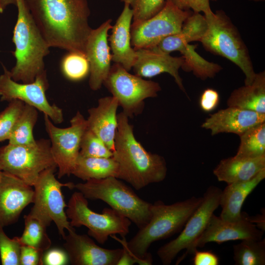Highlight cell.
I'll list each match as a JSON object with an SVG mask.
<instances>
[{
    "label": "cell",
    "instance_id": "obj_1",
    "mask_svg": "<svg viewBox=\"0 0 265 265\" xmlns=\"http://www.w3.org/2000/svg\"><path fill=\"white\" fill-rule=\"evenodd\" d=\"M51 47L85 53L90 10L87 0H24Z\"/></svg>",
    "mask_w": 265,
    "mask_h": 265
},
{
    "label": "cell",
    "instance_id": "obj_2",
    "mask_svg": "<svg viewBox=\"0 0 265 265\" xmlns=\"http://www.w3.org/2000/svg\"><path fill=\"white\" fill-rule=\"evenodd\" d=\"M117 120L112 157L118 164V178L136 190L163 181L167 170L164 158L143 147L136 139L133 126L123 111L117 114Z\"/></svg>",
    "mask_w": 265,
    "mask_h": 265
},
{
    "label": "cell",
    "instance_id": "obj_3",
    "mask_svg": "<svg viewBox=\"0 0 265 265\" xmlns=\"http://www.w3.org/2000/svg\"><path fill=\"white\" fill-rule=\"evenodd\" d=\"M202 200L203 197L193 196L170 205L157 201L152 205L151 217L148 222L139 229L129 242L125 237L119 241L140 261V265H152V255L148 252L150 245L180 231Z\"/></svg>",
    "mask_w": 265,
    "mask_h": 265
},
{
    "label": "cell",
    "instance_id": "obj_4",
    "mask_svg": "<svg viewBox=\"0 0 265 265\" xmlns=\"http://www.w3.org/2000/svg\"><path fill=\"white\" fill-rule=\"evenodd\" d=\"M18 15L12 41L15 46V66L9 71L11 78L27 83L45 71L44 57L50 47L36 26L24 0H16Z\"/></svg>",
    "mask_w": 265,
    "mask_h": 265
},
{
    "label": "cell",
    "instance_id": "obj_5",
    "mask_svg": "<svg viewBox=\"0 0 265 265\" xmlns=\"http://www.w3.org/2000/svg\"><path fill=\"white\" fill-rule=\"evenodd\" d=\"M204 15L208 27L200 42L208 52L238 66L244 74L245 84H251L256 73L248 48L237 27L222 10Z\"/></svg>",
    "mask_w": 265,
    "mask_h": 265
},
{
    "label": "cell",
    "instance_id": "obj_6",
    "mask_svg": "<svg viewBox=\"0 0 265 265\" xmlns=\"http://www.w3.org/2000/svg\"><path fill=\"white\" fill-rule=\"evenodd\" d=\"M87 199L100 200L132 222L139 229L151 217L152 203L140 198L119 179L110 177L75 184Z\"/></svg>",
    "mask_w": 265,
    "mask_h": 265
},
{
    "label": "cell",
    "instance_id": "obj_7",
    "mask_svg": "<svg viewBox=\"0 0 265 265\" xmlns=\"http://www.w3.org/2000/svg\"><path fill=\"white\" fill-rule=\"evenodd\" d=\"M65 212L72 227L85 226L88 236L102 244L109 237L118 234L124 238L130 232L132 222L128 218L111 208L104 209L102 213L92 211L87 199L79 191L71 195Z\"/></svg>",
    "mask_w": 265,
    "mask_h": 265
},
{
    "label": "cell",
    "instance_id": "obj_8",
    "mask_svg": "<svg viewBox=\"0 0 265 265\" xmlns=\"http://www.w3.org/2000/svg\"><path fill=\"white\" fill-rule=\"evenodd\" d=\"M56 167L47 169L39 175L34 187L33 206L28 213L39 219L47 227L53 221L64 238L65 231H75L70 224L65 209L66 204L61 187L74 188L72 183H62L55 177Z\"/></svg>",
    "mask_w": 265,
    "mask_h": 265
},
{
    "label": "cell",
    "instance_id": "obj_9",
    "mask_svg": "<svg viewBox=\"0 0 265 265\" xmlns=\"http://www.w3.org/2000/svg\"><path fill=\"white\" fill-rule=\"evenodd\" d=\"M57 168L49 139L36 140L34 144L17 145L8 143L0 148V170L9 173L33 186L40 174Z\"/></svg>",
    "mask_w": 265,
    "mask_h": 265
},
{
    "label": "cell",
    "instance_id": "obj_10",
    "mask_svg": "<svg viewBox=\"0 0 265 265\" xmlns=\"http://www.w3.org/2000/svg\"><path fill=\"white\" fill-rule=\"evenodd\" d=\"M103 84L117 100L119 106L129 118L140 114L144 100L156 97L161 90L159 83L132 75L115 63L111 66Z\"/></svg>",
    "mask_w": 265,
    "mask_h": 265
},
{
    "label": "cell",
    "instance_id": "obj_11",
    "mask_svg": "<svg viewBox=\"0 0 265 265\" xmlns=\"http://www.w3.org/2000/svg\"><path fill=\"white\" fill-rule=\"evenodd\" d=\"M221 192L218 187L212 186L208 187L202 202L189 218L180 234L158 250V256L163 265H170L183 250L186 249V252L178 259L176 265L190 254L194 243L202 235L212 215L219 207Z\"/></svg>",
    "mask_w": 265,
    "mask_h": 265
},
{
    "label": "cell",
    "instance_id": "obj_12",
    "mask_svg": "<svg viewBox=\"0 0 265 265\" xmlns=\"http://www.w3.org/2000/svg\"><path fill=\"white\" fill-rule=\"evenodd\" d=\"M70 122V127L59 128L44 114L45 130L50 137L52 156L58 169L59 179L72 174L80 154L82 135L87 128L86 119L79 111Z\"/></svg>",
    "mask_w": 265,
    "mask_h": 265
},
{
    "label": "cell",
    "instance_id": "obj_13",
    "mask_svg": "<svg viewBox=\"0 0 265 265\" xmlns=\"http://www.w3.org/2000/svg\"><path fill=\"white\" fill-rule=\"evenodd\" d=\"M192 11H184L169 0L162 9L147 20L133 21L131 25V44L134 50L155 47L165 37L179 32Z\"/></svg>",
    "mask_w": 265,
    "mask_h": 265
},
{
    "label": "cell",
    "instance_id": "obj_14",
    "mask_svg": "<svg viewBox=\"0 0 265 265\" xmlns=\"http://www.w3.org/2000/svg\"><path fill=\"white\" fill-rule=\"evenodd\" d=\"M49 87L46 70L33 82L24 83L14 80L9 71L3 66V73L0 75V101H21L47 115L54 124H60L64 120L63 111L55 105L49 103L46 95Z\"/></svg>",
    "mask_w": 265,
    "mask_h": 265
},
{
    "label": "cell",
    "instance_id": "obj_15",
    "mask_svg": "<svg viewBox=\"0 0 265 265\" xmlns=\"http://www.w3.org/2000/svg\"><path fill=\"white\" fill-rule=\"evenodd\" d=\"M264 232L248 219L245 212H242L241 218L236 221L224 220L213 213L205 230L194 243L190 254H193L197 247H203L211 242L220 244L230 240H260Z\"/></svg>",
    "mask_w": 265,
    "mask_h": 265
},
{
    "label": "cell",
    "instance_id": "obj_16",
    "mask_svg": "<svg viewBox=\"0 0 265 265\" xmlns=\"http://www.w3.org/2000/svg\"><path fill=\"white\" fill-rule=\"evenodd\" d=\"M111 20L105 21L95 29H92L87 38L85 54L90 65L89 86L96 91L100 89L111 67L112 61L108 46V33L111 29Z\"/></svg>",
    "mask_w": 265,
    "mask_h": 265
},
{
    "label": "cell",
    "instance_id": "obj_17",
    "mask_svg": "<svg viewBox=\"0 0 265 265\" xmlns=\"http://www.w3.org/2000/svg\"><path fill=\"white\" fill-rule=\"evenodd\" d=\"M63 246L73 265H116L123 248L106 249L98 245L87 235L68 232Z\"/></svg>",
    "mask_w": 265,
    "mask_h": 265
},
{
    "label": "cell",
    "instance_id": "obj_18",
    "mask_svg": "<svg viewBox=\"0 0 265 265\" xmlns=\"http://www.w3.org/2000/svg\"><path fill=\"white\" fill-rule=\"evenodd\" d=\"M2 172L0 180V227L16 222L24 210L33 203L34 190L17 177Z\"/></svg>",
    "mask_w": 265,
    "mask_h": 265
},
{
    "label": "cell",
    "instance_id": "obj_19",
    "mask_svg": "<svg viewBox=\"0 0 265 265\" xmlns=\"http://www.w3.org/2000/svg\"><path fill=\"white\" fill-rule=\"evenodd\" d=\"M136 59L132 67L134 74L141 78H152L162 73L172 76L180 88L186 92L179 73L184 59L171 56L156 48L135 50Z\"/></svg>",
    "mask_w": 265,
    "mask_h": 265
},
{
    "label": "cell",
    "instance_id": "obj_20",
    "mask_svg": "<svg viewBox=\"0 0 265 265\" xmlns=\"http://www.w3.org/2000/svg\"><path fill=\"white\" fill-rule=\"evenodd\" d=\"M265 122V113L228 106L211 114L201 127L214 135L220 133H232L239 136L248 129Z\"/></svg>",
    "mask_w": 265,
    "mask_h": 265
},
{
    "label": "cell",
    "instance_id": "obj_21",
    "mask_svg": "<svg viewBox=\"0 0 265 265\" xmlns=\"http://www.w3.org/2000/svg\"><path fill=\"white\" fill-rule=\"evenodd\" d=\"M132 11L124 3L123 9L111 28L108 41L111 51L112 61L130 71L136 59V51L132 47L131 28Z\"/></svg>",
    "mask_w": 265,
    "mask_h": 265
},
{
    "label": "cell",
    "instance_id": "obj_22",
    "mask_svg": "<svg viewBox=\"0 0 265 265\" xmlns=\"http://www.w3.org/2000/svg\"><path fill=\"white\" fill-rule=\"evenodd\" d=\"M119 104L113 96L101 98L96 107L88 110L87 127L98 136L113 152L118 126L117 110Z\"/></svg>",
    "mask_w": 265,
    "mask_h": 265
},
{
    "label": "cell",
    "instance_id": "obj_23",
    "mask_svg": "<svg viewBox=\"0 0 265 265\" xmlns=\"http://www.w3.org/2000/svg\"><path fill=\"white\" fill-rule=\"evenodd\" d=\"M265 178V169H264L248 181L228 184L221 192L219 206L222 211L219 217L228 221L240 219L245 200Z\"/></svg>",
    "mask_w": 265,
    "mask_h": 265
},
{
    "label": "cell",
    "instance_id": "obj_24",
    "mask_svg": "<svg viewBox=\"0 0 265 265\" xmlns=\"http://www.w3.org/2000/svg\"><path fill=\"white\" fill-rule=\"evenodd\" d=\"M265 169V156L246 159L236 157L220 161L213 173L218 181L227 184L248 181Z\"/></svg>",
    "mask_w": 265,
    "mask_h": 265
},
{
    "label": "cell",
    "instance_id": "obj_25",
    "mask_svg": "<svg viewBox=\"0 0 265 265\" xmlns=\"http://www.w3.org/2000/svg\"><path fill=\"white\" fill-rule=\"evenodd\" d=\"M207 27L205 16L201 13L192 12L185 20L179 32L165 37L154 48L169 54L172 52L179 51L186 44L200 42Z\"/></svg>",
    "mask_w": 265,
    "mask_h": 265
},
{
    "label": "cell",
    "instance_id": "obj_26",
    "mask_svg": "<svg viewBox=\"0 0 265 265\" xmlns=\"http://www.w3.org/2000/svg\"><path fill=\"white\" fill-rule=\"evenodd\" d=\"M227 104L228 106L265 113V72L256 73L251 84L234 89Z\"/></svg>",
    "mask_w": 265,
    "mask_h": 265
},
{
    "label": "cell",
    "instance_id": "obj_27",
    "mask_svg": "<svg viewBox=\"0 0 265 265\" xmlns=\"http://www.w3.org/2000/svg\"><path fill=\"white\" fill-rule=\"evenodd\" d=\"M72 174L83 181L110 177L118 178L119 166L112 157H87L79 155Z\"/></svg>",
    "mask_w": 265,
    "mask_h": 265
},
{
    "label": "cell",
    "instance_id": "obj_28",
    "mask_svg": "<svg viewBox=\"0 0 265 265\" xmlns=\"http://www.w3.org/2000/svg\"><path fill=\"white\" fill-rule=\"evenodd\" d=\"M197 46L186 44L179 51L184 59L182 66L183 70L192 72L197 77L202 80L213 78L222 69L218 64L210 62L199 55L195 51Z\"/></svg>",
    "mask_w": 265,
    "mask_h": 265
},
{
    "label": "cell",
    "instance_id": "obj_29",
    "mask_svg": "<svg viewBox=\"0 0 265 265\" xmlns=\"http://www.w3.org/2000/svg\"><path fill=\"white\" fill-rule=\"evenodd\" d=\"M38 116L37 109L25 104L8 139L9 143L17 145L34 144L36 140L34 138L33 131Z\"/></svg>",
    "mask_w": 265,
    "mask_h": 265
},
{
    "label": "cell",
    "instance_id": "obj_30",
    "mask_svg": "<svg viewBox=\"0 0 265 265\" xmlns=\"http://www.w3.org/2000/svg\"><path fill=\"white\" fill-rule=\"evenodd\" d=\"M239 137L236 157L253 159L265 156V122L251 127Z\"/></svg>",
    "mask_w": 265,
    "mask_h": 265
},
{
    "label": "cell",
    "instance_id": "obj_31",
    "mask_svg": "<svg viewBox=\"0 0 265 265\" xmlns=\"http://www.w3.org/2000/svg\"><path fill=\"white\" fill-rule=\"evenodd\" d=\"M25 228L19 237L22 245H28L43 251L50 248L52 241L48 236L47 228L39 219L29 214L24 216Z\"/></svg>",
    "mask_w": 265,
    "mask_h": 265
},
{
    "label": "cell",
    "instance_id": "obj_32",
    "mask_svg": "<svg viewBox=\"0 0 265 265\" xmlns=\"http://www.w3.org/2000/svg\"><path fill=\"white\" fill-rule=\"evenodd\" d=\"M234 260L236 265H265V240L245 239L234 245Z\"/></svg>",
    "mask_w": 265,
    "mask_h": 265
},
{
    "label": "cell",
    "instance_id": "obj_33",
    "mask_svg": "<svg viewBox=\"0 0 265 265\" xmlns=\"http://www.w3.org/2000/svg\"><path fill=\"white\" fill-rule=\"evenodd\" d=\"M60 68L68 80L78 81L89 75L90 65L85 53L77 51L68 52L62 58Z\"/></svg>",
    "mask_w": 265,
    "mask_h": 265
},
{
    "label": "cell",
    "instance_id": "obj_34",
    "mask_svg": "<svg viewBox=\"0 0 265 265\" xmlns=\"http://www.w3.org/2000/svg\"><path fill=\"white\" fill-rule=\"evenodd\" d=\"M79 155L87 157L110 158L113 152L87 127L82 135Z\"/></svg>",
    "mask_w": 265,
    "mask_h": 265
},
{
    "label": "cell",
    "instance_id": "obj_35",
    "mask_svg": "<svg viewBox=\"0 0 265 265\" xmlns=\"http://www.w3.org/2000/svg\"><path fill=\"white\" fill-rule=\"evenodd\" d=\"M25 104L21 101L13 100L0 112V142L9 139Z\"/></svg>",
    "mask_w": 265,
    "mask_h": 265
},
{
    "label": "cell",
    "instance_id": "obj_36",
    "mask_svg": "<svg viewBox=\"0 0 265 265\" xmlns=\"http://www.w3.org/2000/svg\"><path fill=\"white\" fill-rule=\"evenodd\" d=\"M21 247L19 237L9 238L0 227V257L2 265H20Z\"/></svg>",
    "mask_w": 265,
    "mask_h": 265
},
{
    "label": "cell",
    "instance_id": "obj_37",
    "mask_svg": "<svg viewBox=\"0 0 265 265\" xmlns=\"http://www.w3.org/2000/svg\"><path fill=\"white\" fill-rule=\"evenodd\" d=\"M129 4L133 13V21L147 20L157 14L164 7L165 0H120Z\"/></svg>",
    "mask_w": 265,
    "mask_h": 265
},
{
    "label": "cell",
    "instance_id": "obj_38",
    "mask_svg": "<svg viewBox=\"0 0 265 265\" xmlns=\"http://www.w3.org/2000/svg\"><path fill=\"white\" fill-rule=\"evenodd\" d=\"M181 10L193 12L203 13L207 15L212 11L210 6V1H216L218 0H169Z\"/></svg>",
    "mask_w": 265,
    "mask_h": 265
},
{
    "label": "cell",
    "instance_id": "obj_39",
    "mask_svg": "<svg viewBox=\"0 0 265 265\" xmlns=\"http://www.w3.org/2000/svg\"><path fill=\"white\" fill-rule=\"evenodd\" d=\"M69 262L65 249L59 248H49L43 253L42 265H65Z\"/></svg>",
    "mask_w": 265,
    "mask_h": 265
},
{
    "label": "cell",
    "instance_id": "obj_40",
    "mask_svg": "<svg viewBox=\"0 0 265 265\" xmlns=\"http://www.w3.org/2000/svg\"><path fill=\"white\" fill-rule=\"evenodd\" d=\"M44 252L34 247L22 245L20 265H42Z\"/></svg>",
    "mask_w": 265,
    "mask_h": 265
},
{
    "label": "cell",
    "instance_id": "obj_41",
    "mask_svg": "<svg viewBox=\"0 0 265 265\" xmlns=\"http://www.w3.org/2000/svg\"><path fill=\"white\" fill-rule=\"evenodd\" d=\"M219 102L218 92L213 88H208L201 94L199 104L201 110L206 112H210L217 107Z\"/></svg>",
    "mask_w": 265,
    "mask_h": 265
},
{
    "label": "cell",
    "instance_id": "obj_42",
    "mask_svg": "<svg viewBox=\"0 0 265 265\" xmlns=\"http://www.w3.org/2000/svg\"><path fill=\"white\" fill-rule=\"evenodd\" d=\"M192 263L194 265H218V256L211 251H198L193 254Z\"/></svg>",
    "mask_w": 265,
    "mask_h": 265
},
{
    "label": "cell",
    "instance_id": "obj_43",
    "mask_svg": "<svg viewBox=\"0 0 265 265\" xmlns=\"http://www.w3.org/2000/svg\"><path fill=\"white\" fill-rule=\"evenodd\" d=\"M123 252L116 265H132L135 263L140 265L139 260L132 255L125 245L122 243Z\"/></svg>",
    "mask_w": 265,
    "mask_h": 265
},
{
    "label": "cell",
    "instance_id": "obj_44",
    "mask_svg": "<svg viewBox=\"0 0 265 265\" xmlns=\"http://www.w3.org/2000/svg\"><path fill=\"white\" fill-rule=\"evenodd\" d=\"M248 219L260 230L265 231V215H259L253 217L248 216Z\"/></svg>",
    "mask_w": 265,
    "mask_h": 265
},
{
    "label": "cell",
    "instance_id": "obj_45",
    "mask_svg": "<svg viewBox=\"0 0 265 265\" xmlns=\"http://www.w3.org/2000/svg\"><path fill=\"white\" fill-rule=\"evenodd\" d=\"M16 0H0V13H2L10 5H16Z\"/></svg>",
    "mask_w": 265,
    "mask_h": 265
},
{
    "label": "cell",
    "instance_id": "obj_46",
    "mask_svg": "<svg viewBox=\"0 0 265 265\" xmlns=\"http://www.w3.org/2000/svg\"><path fill=\"white\" fill-rule=\"evenodd\" d=\"M250 1H253L255 2H261V1H264L265 0H249Z\"/></svg>",
    "mask_w": 265,
    "mask_h": 265
},
{
    "label": "cell",
    "instance_id": "obj_47",
    "mask_svg": "<svg viewBox=\"0 0 265 265\" xmlns=\"http://www.w3.org/2000/svg\"><path fill=\"white\" fill-rule=\"evenodd\" d=\"M1 173H2V172L0 170V180L1 177Z\"/></svg>",
    "mask_w": 265,
    "mask_h": 265
}]
</instances>
